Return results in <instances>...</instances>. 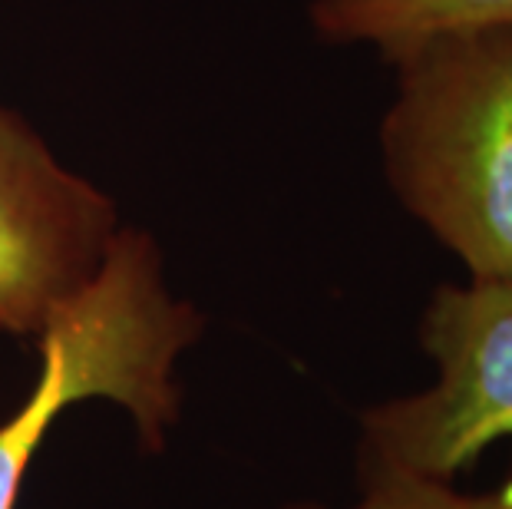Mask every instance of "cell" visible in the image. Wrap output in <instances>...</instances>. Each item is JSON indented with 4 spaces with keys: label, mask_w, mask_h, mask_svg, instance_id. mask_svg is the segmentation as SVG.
<instances>
[{
    "label": "cell",
    "mask_w": 512,
    "mask_h": 509,
    "mask_svg": "<svg viewBox=\"0 0 512 509\" xmlns=\"http://www.w3.org/2000/svg\"><path fill=\"white\" fill-rule=\"evenodd\" d=\"M394 70L390 192L470 278L512 281V24L437 34Z\"/></svg>",
    "instance_id": "cell-1"
},
{
    "label": "cell",
    "mask_w": 512,
    "mask_h": 509,
    "mask_svg": "<svg viewBox=\"0 0 512 509\" xmlns=\"http://www.w3.org/2000/svg\"><path fill=\"white\" fill-rule=\"evenodd\" d=\"M202 331L199 308L169 288L156 238L119 225L100 272L34 338V387L0 420V509H17L37 450L80 404L119 407L139 447L166 450L182 417L179 361Z\"/></svg>",
    "instance_id": "cell-2"
},
{
    "label": "cell",
    "mask_w": 512,
    "mask_h": 509,
    "mask_svg": "<svg viewBox=\"0 0 512 509\" xmlns=\"http://www.w3.org/2000/svg\"><path fill=\"white\" fill-rule=\"evenodd\" d=\"M417 338L437 374L423 391L361 410L354 476L460 480L493 443L512 440V281L440 285Z\"/></svg>",
    "instance_id": "cell-3"
},
{
    "label": "cell",
    "mask_w": 512,
    "mask_h": 509,
    "mask_svg": "<svg viewBox=\"0 0 512 509\" xmlns=\"http://www.w3.org/2000/svg\"><path fill=\"white\" fill-rule=\"evenodd\" d=\"M116 232L113 199L0 110V334L34 341L100 272Z\"/></svg>",
    "instance_id": "cell-4"
},
{
    "label": "cell",
    "mask_w": 512,
    "mask_h": 509,
    "mask_svg": "<svg viewBox=\"0 0 512 509\" xmlns=\"http://www.w3.org/2000/svg\"><path fill=\"white\" fill-rule=\"evenodd\" d=\"M512 24V0H311V27L328 43H370L387 63L466 27Z\"/></svg>",
    "instance_id": "cell-5"
},
{
    "label": "cell",
    "mask_w": 512,
    "mask_h": 509,
    "mask_svg": "<svg viewBox=\"0 0 512 509\" xmlns=\"http://www.w3.org/2000/svg\"><path fill=\"white\" fill-rule=\"evenodd\" d=\"M278 509H512V463L489 490H463L460 480H430L413 473H357L354 500H291Z\"/></svg>",
    "instance_id": "cell-6"
}]
</instances>
